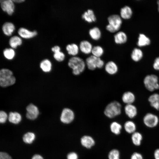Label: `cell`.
I'll use <instances>...</instances> for the list:
<instances>
[{"label":"cell","instance_id":"603a6c76","mask_svg":"<svg viewBox=\"0 0 159 159\" xmlns=\"http://www.w3.org/2000/svg\"><path fill=\"white\" fill-rule=\"evenodd\" d=\"M150 42V39L145 35L143 34H139L137 43L138 47H143L148 45Z\"/></svg>","mask_w":159,"mask_h":159},{"label":"cell","instance_id":"4dcf8cb0","mask_svg":"<svg viewBox=\"0 0 159 159\" xmlns=\"http://www.w3.org/2000/svg\"><path fill=\"white\" fill-rule=\"evenodd\" d=\"M40 67L43 72H49L51 69L52 64L51 62L49 59H46L43 60L40 62Z\"/></svg>","mask_w":159,"mask_h":159},{"label":"cell","instance_id":"44dd1931","mask_svg":"<svg viewBox=\"0 0 159 159\" xmlns=\"http://www.w3.org/2000/svg\"><path fill=\"white\" fill-rule=\"evenodd\" d=\"M82 18L89 23L95 21L96 19L94 11L92 9H88L82 14Z\"/></svg>","mask_w":159,"mask_h":159},{"label":"cell","instance_id":"52a82bcc","mask_svg":"<svg viewBox=\"0 0 159 159\" xmlns=\"http://www.w3.org/2000/svg\"><path fill=\"white\" fill-rule=\"evenodd\" d=\"M75 117V113L72 110L69 108H65L62 112L60 120L63 123L68 124L72 123Z\"/></svg>","mask_w":159,"mask_h":159},{"label":"cell","instance_id":"b9f144b4","mask_svg":"<svg viewBox=\"0 0 159 159\" xmlns=\"http://www.w3.org/2000/svg\"><path fill=\"white\" fill-rule=\"evenodd\" d=\"M0 159H12L8 153L4 152H1L0 153Z\"/></svg>","mask_w":159,"mask_h":159},{"label":"cell","instance_id":"4316f807","mask_svg":"<svg viewBox=\"0 0 159 159\" xmlns=\"http://www.w3.org/2000/svg\"><path fill=\"white\" fill-rule=\"evenodd\" d=\"M143 56V52L140 49L138 48L134 49L131 54L132 59L135 62H138L140 60Z\"/></svg>","mask_w":159,"mask_h":159},{"label":"cell","instance_id":"d4e9b609","mask_svg":"<svg viewBox=\"0 0 159 159\" xmlns=\"http://www.w3.org/2000/svg\"><path fill=\"white\" fill-rule=\"evenodd\" d=\"M110 128L112 133L116 135H118L121 132L122 126L120 123L115 121L111 123Z\"/></svg>","mask_w":159,"mask_h":159},{"label":"cell","instance_id":"d6986e66","mask_svg":"<svg viewBox=\"0 0 159 159\" xmlns=\"http://www.w3.org/2000/svg\"><path fill=\"white\" fill-rule=\"evenodd\" d=\"M131 139L132 143L134 145L139 146L142 144L143 136L141 133L136 131L131 135Z\"/></svg>","mask_w":159,"mask_h":159},{"label":"cell","instance_id":"ac0fdd59","mask_svg":"<svg viewBox=\"0 0 159 159\" xmlns=\"http://www.w3.org/2000/svg\"><path fill=\"white\" fill-rule=\"evenodd\" d=\"M14 24L11 22H6L2 26V30L4 34L7 36H11L15 30Z\"/></svg>","mask_w":159,"mask_h":159},{"label":"cell","instance_id":"d590c367","mask_svg":"<svg viewBox=\"0 0 159 159\" xmlns=\"http://www.w3.org/2000/svg\"><path fill=\"white\" fill-rule=\"evenodd\" d=\"M13 76L12 72L7 69H2L0 71V78L11 77Z\"/></svg>","mask_w":159,"mask_h":159},{"label":"cell","instance_id":"5bb4252c","mask_svg":"<svg viewBox=\"0 0 159 159\" xmlns=\"http://www.w3.org/2000/svg\"><path fill=\"white\" fill-rule=\"evenodd\" d=\"M121 99L122 102L126 105L132 104L135 101V96L133 92L128 91L123 94Z\"/></svg>","mask_w":159,"mask_h":159},{"label":"cell","instance_id":"cb8c5ba5","mask_svg":"<svg viewBox=\"0 0 159 159\" xmlns=\"http://www.w3.org/2000/svg\"><path fill=\"white\" fill-rule=\"evenodd\" d=\"M16 82V78L13 76L10 77L0 78V85L2 87H6L14 85Z\"/></svg>","mask_w":159,"mask_h":159},{"label":"cell","instance_id":"ffe728a7","mask_svg":"<svg viewBox=\"0 0 159 159\" xmlns=\"http://www.w3.org/2000/svg\"><path fill=\"white\" fill-rule=\"evenodd\" d=\"M114 39L116 43L119 44H123L127 42V36L124 32L119 31L114 35Z\"/></svg>","mask_w":159,"mask_h":159},{"label":"cell","instance_id":"8992f818","mask_svg":"<svg viewBox=\"0 0 159 159\" xmlns=\"http://www.w3.org/2000/svg\"><path fill=\"white\" fill-rule=\"evenodd\" d=\"M143 122L147 127L154 128L156 127L159 123V118L156 115L152 113H148L144 116Z\"/></svg>","mask_w":159,"mask_h":159},{"label":"cell","instance_id":"7a4b0ae2","mask_svg":"<svg viewBox=\"0 0 159 159\" xmlns=\"http://www.w3.org/2000/svg\"><path fill=\"white\" fill-rule=\"evenodd\" d=\"M122 112V105L118 101H114L108 103L104 110L105 115L107 117L113 118L120 115Z\"/></svg>","mask_w":159,"mask_h":159},{"label":"cell","instance_id":"ee69618b","mask_svg":"<svg viewBox=\"0 0 159 159\" xmlns=\"http://www.w3.org/2000/svg\"><path fill=\"white\" fill-rule=\"evenodd\" d=\"M60 47L57 45H56L52 47L51 49L52 51L54 52H58L60 51Z\"/></svg>","mask_w":159,"mask_h":159},{"label":"cell","instance_id":"7402d4cb","mask_svg":"<svg viewBox=\"0 0 159 159\" xmlns=\"http://www.w3.org/2000/svg\"><path fill=\"white\" fill-rule=\"evenodd\" d=\"M120 13L122 18L124 19H129L132 17V11L130 7L126 6L121 9Z\"/></svg>","mask_w":159,"mask_h":159},{"label":"cell","instance_id":"9a60e30c","mask_svg":"<svg viewBox=\"0 0 159 159\" xmlns=\"http://www.w3.org/2000/svg\"><path fill=\"white\" fill-rule=\"evenodd\" d=\"M79 47L82 52L87 54L91 52L93 47L90 42L87 40H83L80 42Z\"/></svg>","mask_w":159,"mask_h":159},{"label":"cell","instance_id":"7bdbcfd3","mask_svg":"<svg viewBox=\"0 0 159 159\" xmlns=\"http://www.w3.org/2000/svg\"><path fill=\"white\" fill-rule=\"evenodd\" d=\"M153 157L154 159H159V148H157L154 150Z\"/></svg>","mask_w":159,"mask_h":159},{"label":"cell","instance_id":"83f0119b","mask_svg":"<svg viewBox=\"0 0 159 159\" xmlns=\"http://www.w3.org/2000/svg\"><path fill=\"white\" fill-rule=\"evenodd\" d=\"M21 115L17 112H11L9 114L8 120L12 123L18 124L21 121Z\"/></svg>","mask_w":159,"mask_h":159},{"label":"cell","instance_id":"277c9868","mask_svg":"<svg viewBox=\"0 0 159 159\" xmlns=\"http://www.w3.org/2000/svg\"><path fill=\"white\" fill-rule=\"evenodd\" d=\"M158 77L154 74L146 75L143 80V83L146 89L150 92H153L159 89Z\"/></svg>","mask_w":159,"mask_h":159},{"label":"cell","instance_id":"7c38bea8","mask_svg":"<svg viewBox=\"0 0 159 159\" xmlns=\"http://www.w3.org/2000/svg\"><path fill=\"white\" fill-rule=\"evenodd\" d=\"M18 33L21 37L26 39L32 38L37 34L36 31H30L24 27L19 28L18 31Z\"/></svg>","mask_w":159,"mask_h":159},{"label":"cell","instance_id":"8d00e7d4","mask_svg":"<svg viewBox=\"0 0 159 159\" xmlns=\"http://www.w3.org/2000/svg\"><path fill=\"white\" fill-rule=\"evenodd\" d=\"M53 57L56 60L61 62L64 60L65 55L63 52L60 51L54 53Z\"/></svg>","mask_w":159,"mask_h":159},{"label":"cell","instance_id":"f546056e","mask_svg":"<svg viewBox=\"0 0 159 159\" xmlns=\"http://www.w3.org/2000/svg\"><path fill=\"white\" fill-rule=\"evenodd\" d=\"M89 33L91 37L95 40L99 39L101 35V32L100 29L97 26L90 29L89 30Z\"/></svg>","mask_w":159,"mask_h":159},{"label":"cell","instance_id":"1f68e13d","mask_svg":"<svg viewBox=\"0 0 159 159\" xmlns=\"http://www.w3.org/2000/svg\"><path fill=\"white\" fill-rule=\"evenodd\" d=\"M3 54L5 58L9 60L13 59L15 55V52L12 48L5 49L3 51Z\"/></svg>","mask_w":159,"mask_h":159},{"label":"cell","instance_id":"e0dca14e","mask_svg":"<svg viewBox=\"0 0 159 159\" xmlns=\"http://www.w3.org/2000/svg\"><path fill=\"white\" fill-rule=\"evenodd\" d=\"M125 131L128 134H132L136 131L137 126L134 122L131 120L126 121L123 125Z\"/></svg>","mask_w":159,"mask_h":159},{"label":"cell","instance_id":"ba28073f","mask_svg":"<svg viewBox=\"0 0 159 159\" xmlns=\"http://www.w3.org/2000/svg\"><path fill=\"white\" fill-rule=\"evenodd\" d=\"M0 6L2 10L9 15H11L15 9V6L13 0H1Z\"/></svg>","mask_w":159,"mask_h":159},{"label":"cell","instance_id":"f35d334b","mask_svg":"<svg viewBox=\"0 0 159 159\" xmlns=\"http://www.w3.org/2000/svg\"><path fill=\"white\" fill-rule=\"evenodd\" d=\"M130 159H144L143 155L140 153L135 152L131 155Z\"/></svg>","mask_w":159,"mask_h":159},{"label":"cell","instance_id":"e575fe53","mask_svg":"<svg viewBox=\"0 0 159 159\" xmlns=\"http://www.w3.org/2000/svg\"><path fill=\"white\" fill-rule=\"evenodd\" d=\"M120 156L119 151L117 149H114L109 152L108 158V159H120Z\"/></svg>","mask_w":159,"mask_h":159},{"label":"cell","instance_id":"7dc6e473","mask_svg":"<svg viewBox=\"0 0 159 159\" xmlns=\"http://www.w3.org/2000/svg\"><path fill=\"white\" fill-rule=\"evenodd\" d=\"M157 4L158 5V11L159 12V0L157 1Z\"/></svg>","mask_w":159,"mask_h":159},{"label":"cell","instance_id":"f6af8a7d","mask_svg":"<svg viewBox=\"0 0 159 159\" xmlns=\"http://www.w3.org/2000/svg\"><path fill=\"white\" fill-rule=\"evenodd\" d=\"M32 159H43V158L40 155L38 154H36L33 156Z\"/></svg>","mask_w":159,"mask_h":159},{"label":"cell","instance_id":"f1b7e54d","mask_svg":"<svg viewBox=\"0 0 159 159\" xmlns=\"http://www.w3.org/2000/svg\"><path fill=\"white\" fill-rule=\"evenodd\" d=\"M22 43V40L20 37L14 36L11 37L9 41V44L13 49H16L18 46L21 45Z\"/></svg>","mask_w":159,"mask_h":159},{"label":"cell","instance_id":"4fadbf2b","mask_svg":"<svg viewBox=\"0 0 159 159\" xmlns=\"http://www.w3.org/2000/svg\"><path fill=\"white\" fill-rule=\"evenodd\" d=\"M124 110L126 115L131 119L135 118L138 114L137 108L133 104L126 105Z\"/></svg>","mask_w":159,"mask_h":159},{"label":"cell","instance_id":"ab89813d","mask_svg":"<svg viewBox=\"0 0 159 159\" xmlns=\"http://www.w3.org/2000/svg\"><path fill=\"white\" fill-rule=\"evenodd\" d=\"M67 159H78V155L77 153L74 152L69 153L67 155Z\"/></svg>","mask_w":159,"mask_h":159},{"label":"cell","instance_id":"30bf717a","mask_svg":"<svg viewBox=\"0 0 159 159\" xmlns=\"http://www.w3.org/2000/svg\"><path fill=\"white\" fill-rule=\"evenodd\" d=\"M80 142L82 145L87 149H90L95 144L94 138L89 135H84L81 138Z\"/></svg>","mask_w":159,"mask_h":159},{"label":"cell","instance_id":"d6a6232c","mask_svg":"<svg viewBox=\"0 0 159 159\" xmlns=\"http://www.w3.org/2000/svg\"><path fill=\"white\" fill-rule=\"evenodd\" d=\"M104 51L103 48L100 45H96L93 47L91 53L92 55L99 57H100L104 53Z\"/></svg>","mask_w":159,"mask_h":159},{"label":"cell","instance_id":"836d02e7","mask_svg":"<svg viewBox=\"0 0 159 159\" xmlns=\"http://www.w3.org/2000/svg\"><path fill=\"white\" fill-rule=\"evenodd\" d=\"M35 138V135L34 133L28 132L24 135L23 140L25 143L31 144L33 142Z\"/></svg>","mask_w":159,"mask_h":159},{"label":"cell","instance_id":"bcb514c9","mask_svg":"<svg viewBox=\"0 0 159 159\" xmlns=\"http://www.w3.org/2000/svg\"><path fill=\"white\" fill-rule=\"evenodd\" d=\"M13 1L14 2L16 3H21L25 1V0H13Z\"/></svg>","mask_w":159,"mask_h":159},{"label":"cell","instance_id":"6da1fadb","mask_svg":"<svg viewBox=\"0 0 159 159\" xmlns=\"http://www.w3.org/2000/svg\"><path fill=\"white\" fill-rule=\"evenodd\" d=\"M68 65L72 69V74L76 76L82 73L85 70L86 66L84 60L77 56L71 57L68 61Z\"/></svg>","mask_w":159,"mask_h":159},{"label":"cell","instance_id":"5b68a950","mask_svg":"<svg viewBox=\"0 0 159 159\" xmlns=\"http://www.w3.org/2000/svg\"><path fill=\"white\" fill-rule=\"evenodd\" d=\"M85 62L88 69L92 71L97 68H102L105 66L104 61L100 57L92 55L87 58Z\"/></svg>","mask_w":159,"mask_h":159},{"label":"cell","instance_id":"74e56055","mask_svg":"<svg viewBox=\"0 0 159 159\" xmlns=\"http://www.w3.org/2000/svg\"><path fill=\"white\" fill-rule=\"evenodd\" d=\"M7 118V115L6 112L3 111L0 112V122L4 123L5 122Z\"/></svg>","mask_w":159,"mask_h":159},{"label":"cell","instance_id":"2e32d148","mask_svg":"<svg viewBox=\"0 0 159 159\" xmlns=\"http://www.w3.org/2000/svg\"><path fill=\"white\" fill-rule=\"evenodd\" d=\"M148 101L150 106L157 110H159V94L154 93L149 96Z\"/></svg>","mask_w":159,"mask_h":159},{"label":"cell","instance_id":"8fae6325","mask_svg":"<svg viewBox=\"0 0 159 159\" xmlns=\"http://www.w3.org/2000/svg\"><path fill=\"white\" fill-rule=\"evenodd\" d=\"M104 68L106 72L110 75L116 74L118 70L117 65L112 61H110L107 62L104 66Z\"/></svg>","mask_w":159,"mask_h":159},{"label":"cell","instance_id":"9c48e42d","mask_svg":"<svg viewBox=\"0 0 159 159\" xmlns=\"http://www.w3.org/2000/svg\"><path fill=\"white\" fill-rule=\"evenodd\" d=\"M27 112L26 117L31 120H34L37 117L39 113V110L37 106L31 103L26 107Z\"/></svg>","mask_w":159,"mask_h":159},{"label":"cell","instance_id":"60d3db41","mask_svg":"<svg viewBox=\"0 0 159 159\" xmlns=\"http://www.w3.org/2000/svg\"><path fill=\"white\" fill-rule=\"evenodd\" d=\"M153 69L155 70L159 71V57L155 59L153 64Z\"/></svg>","mask_w":159,"mask_h":159},{"label":"cell","instance_id":"484cf974","mask_svg":"<svg viewBox=\"0 0 159 159\" xmlns=\"http://www.w3.org/2000/svg\"><path fill=\"white\" fill-rule=\"evenodd\" d=\"M66 48L68 53L73 56H76L78 53L80 49L77 45L74 43L67 44Z\"/></svg>","mask_w":159,"mask_h":159},{"label":"cell","instance_id":"3957f363","mask_svg":"<svg viewBox=\"0 0 159 159\" xmlns=\"http://www.w3.org/2000/svg\"><path fill=\"white\" fill-rule=\"evenodd\" d=\"M107 20L109 24L106 26L107 30L113 33L120 29L122 23L120 16L117 14H112L108 17Z\"/></svg>","mask_w":159,"mask_h":159}]
</instances>
